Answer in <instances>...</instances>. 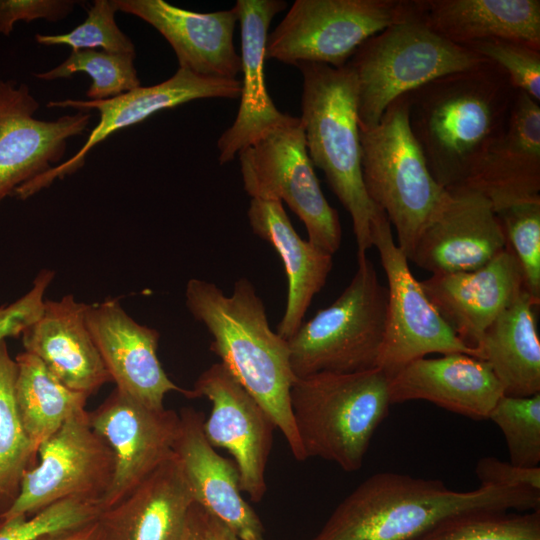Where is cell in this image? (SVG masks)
Wrapping results in <instances>:
<instances>
[{
	"label": "cell",
	"mask_w": 540,
	"mask_h": 540,
	"mask_svg": "<svg viewBox=\"0 0 540 540\" xmlns=\"http://www.w3.org/2000/svg\"><path fill=\"white\" fill-rule=\"evenodd\" d=\"M417 10L418 0H296L268 33L265 56L339 68L368 38Z\"/></svg>",
	"instance_id": "obj_9"
},
{
	"label": "cell",
	"mask_w": 540,
	"mask_h": 540,
	"mask_svg": "<svg viewBox=\"0 0 540 540\" xmlns=\"http://www.w3.org/2000/svg\"><path fill=\"white\" fill-rule=\"evenodd\" d=\"M463 186L482 193L495 211L540 198L539 102L517 92L505 132L483 154Z\"/></svg>",
	"instance_id": "obj_25"
},
{
	"label": "cell",
	"mask_w": 540,
	"mask_h": 540,
	"mask_svg": "<svg viewBox=\"0 0 540 540\" xmlns=\"http://www.w3.org/2000/svg\"><path fill=\"white\" fill-rule=\"evenodd\" d=\"M120 12L134 15L154 27L170 44L179 68L195 74L237 79L241 56L234 46L238 21L235 8L200 13L164 0H114Z\"/></svg>",
	"instance_id": "obj_20"
},
{
	"label": "cell",
	"mask_w": 540,
	"mask_h": 540,
	"mask_svg": "<svg viewBox=\"0 0 540 540\" xmlns=\"http://www.w3.org/2000/svg\"><path fill=\"white\" fill-rule=\"evenodd\" d=\"M202 517H203V509L197 503L194 502L191 507L187 524H186L181 540H198L199 539Z\"/></svg>",
	"instance_id": "obj_44"
},
{
	"label": "cell",
	"mask_w": 540,
	"mask_h": 540,
	"mask_svg": "<svg viewBox=\"0 0 540 540\" xmlns=\"http://www.w3.org/2000/svg\"><path fill=\"white\" fill-rule=\"evenodd\" d=\"M185 302L211 335L210 350L267 412L294 458L306 460L291 411L290 391L296 376L289 345L270 328L254 285L240 278L228 296L216 284L192 278L186 285Z\"/></svg>",
	"instance_id": "obj_2"
},
{
	"label": "cell",
	"mask_w": 540,
	"mask_h": 540,
	"mask_svg": "<svg viewBox=\"0 0 540 540\" xmlns=\"http://www.w3.org/2000/svg\"><path fill=\"white\" fill-rule=\"evenodd\" d=\"M136 53H115L99 49L71 51L58 66L34 76L51 81L87 74L92 83L87 90L89 100H104L119 96L141 86L135 68Z\"/></svg>",
	"instance_id": "obj_32"
},
{
	"label": "cell",
	"mask_w": 540,
	"mask_h": 540,
	"mask_svg": "<svg viewBox=\"0 0 540 540\" xmlns=\"http://www.w3.org/2000/svg\"><path fill=\"white\" fill-rule=\"evenodd\" d=\"M240 79L205 77L178 68L169 79L148 87H137L119 96L104 100H53L48 108H73L99 113V122L89 133L80 150L67 161L19 187L14 196L27 199L48 187L58 178L76 172L85 164L88 153L113 133L138 124L153 114L204 98L237 99L241 94Z\"/></svg>",
	"instance_id": "obj_13"
},
{
	"label": "cell",
	"mask_w": 540,
	"mask_h": 540,
	"mask_svg": "<svg viewBox=\"0 0 540 540\" xmlns=\"http://www.w3.org/2000/svg\"><path fill=\"white\" fill-rule=\"evenodd\" d=\"M420 283L439 314L480 359L485 331L526 291L521 268L508 246L478 269L432 275Z\"/></svg>",
	"instance_id": "obj_19"
},
{
	"label": "cell",
	"mask_w": 540,
	"mask_h": 540,
	"mask_svg": "<svg viewBox=\"0 0 540 540\" xmlns=\"http://www.w3.org/2000/svg\"><path fill=\"white\" fill-rule=\"evenodd\" d=\"M467 48L503 69L516 90L540 102V49L506 39L483 40Z\"/></svg>",
	"instance_id": "obj_38"
},
{
	"label": "cell",
	"mask_w": 540,
	"mask_h": 540,
	"mask_svg": "<svg viewBox=\"0 0 540 540\" xmlns=\"http://www.w3.org/2000/svg\"><path fill=\"white\" fill-rule=\"evenodd\" d=\"M447 197L425 226L408 257L432 275L478 269L507 248V240L491 201L463 186Z\"/></svg>",
	"instance_id": "obj_17"
},
{
	"label": "cell",
	"mask_w": 540,
	"mask_h": 540,
	"mask_svg": "<svg viewBox=\"0 0 540 540\" xmlns=\"http://www.w3.org/2000/svg\"><path fill=\"white\" fill-rule=\"evenodd\" d=\"M3 522H4V519H3V517L0 515V526L2 525Z\"/></svg>",
	"instance_id": "obj_45"
},
{
	"label": "cell",
	"mask_w": 540,
	"mask_h": 540,
	"mask_svg": "<svg viewBox=\"0 0 540 540\" xmlns=\"http://www.w3.org/2000/svg\"><path fill=\"white\" fill-rule=\"evenodd\" d=\"M247 217L253 233L274 247L284 265L288 291L276 332L288 340L303 323L313 297L325 285L332 255L298 235L279 200L251 199Z\"/></svg>",
	"instance_id": "obj_27"
},
{
	"label": "cell",
	"mask_w": 540,
	"mask_h": 540,
	"mask_svg": "<svg viewBox=\"0 0 540 540\" xmlns=\"http://www.w3.org/2000/svg\"><path fill=\"white\" fill-rule=\"evenodd\" d=\"M408 106L406 93L387 107L376 127L359 130L366 192L387 216L407 258L448 194L433 178L412 135Z\"/></svg>",
	"instance_id": "obj_6"
},
{
	"label": "cell",
	"mask_w": 540,
	"mask_h": 540,
	"mask_svg": "<svg viewBox=\"0 0 540 540\" xmlns=\"http://www.w3.org/2000/svg\"><path fill=\"white\" fill-rule=\"evenodd\" d=\"M193 503L174 453L98 520L105 540H181Z\"/></svg>",
	"instance_id": "obj_26"
},
{
	"label": "cell",
	"mask_w": 540,
	"mask_h": 540,
	"mask_svg": "<svg viewBox=\"0 0 540 540\" xmlns=\"http://www.w3.org/2000/svg\"><path fill=\"white\" fill-rule=\"evenodd\" d=\"M389 382L378 367L296 378L290 404L306 458L332 461L346 472L359 470L392 405Z\"/></svg>",
	"instance_id": "obj_5"
},
{
	"label": "cell",
	"mask_w": 540,
	"mask_h": 540,
	"mask_svg": "<svg viewBox=\"0 0 540 540\" xmlns=\"http://www.w3.org/2000/svg\"><path fill=\"white\" fill-rule=\"evenodd\" d=\"M86 323L116 388L152 409L178 392L193 399L192 389L176 385L157 355L159 332L134 320L116 299L87 304Z\"/></svg>",
	"instance_id": "obj_18"
},
{
	"label": "cell",
	"mask_w": 540,
	"mask_h": 540,
	"mask_svg": "<svg viewBox=\"0 0 540 540\" xmlns=\"http://www.w3.org/2000/svg\"><path fill=\"white\" fill-rule=\"evenodd\" d=\"M118 9L114 0H95L87 10L86 19L68 33L45 35L37 33L40 45H66L72 51L99 49L115 53H136L132 40L115 20Z\"/></svg>",
	"instance_id": "obj_36"
},
{
	"label": "cell",
	"mask_w": 540,
	"mask_h": 540,
	"mask_svg": "<svg viewBox=\"0 0 540 540\" xmlns=\"http://www.w3.org/2000/svg\"><path fill=\"white\" fill-rule=\"evenodd\" d=\"M76 0H0V34L9 36L17 22H59L78 5Z\"/></svg>",
	"instance_id": "obj_40"
},
{
	"label": "cell",
	"mask_w": 540,
	"mask_h": 540,
	"mask_svg": "<svg viewBox=\"0 0 540 540\" xmlns=\"http://www.w3.org/2000/svg\"><path fill=\"white\" fill-rule=\"evenodd\" d=\"M86 307L72 294L45 299L21 340L25 352L38 357L65 386L91 396L111 378L88 329Z\"/></svg>",
	"instance_id": "obj_24"
},
{
	"label": "cell",
	"mask_w": 540,
	"mask_h": 540,
	"mask_svg": "<svg viewBox=\"0 0 540 540\" xmlns=\"http://www.w3.org/2000/svg\"><path fill=\"white\" fill-rule=\"evenodd\" d=\"M286 6L282 0H237L234 5L240 23L243 80L236 118L217 141L221 165L292 118L275 106L264 74L268 30L273 18Z\"/></svg>",
	"instance_id": "obj_22"
},
{
	"label": "cell",
	"mask_w": 540,
	"mask_h": 540,
	"mask_svg": "<svg viewBox=\"0 0 540 540\" xmlns=\"http://www.w3.org/2000/svg\"><path fill=\"white\" fill-rule=\"evenodd\" d=\"M98 501L67 498L55 502L27 519L19 515L4 520L0 540H36L50 533L72 529L94 520L101 514Z\"/></svg>",
	"instance_id": "obj_37"
},
{
	"label": "cell",
	"mask_w": 540,
	"mask_h": 540,
	"mask_svg": "<svg viewBox=\"0 0 540 540\" xmlns=\"http://www.w3.org/2000/svg\"><path fill=\"white\" fill-rule=\"evenodd\" d=\"M389 395L391 404L425 400L474 420H487L504 393L486 361L449 353L407 364L390 378Z\"/></svg>",
	"instance_id": "obj_23"
},
{
	"label": "cell",
	"mask_w": 540,
	"mask_h": 540,
	"mask_svg": "<svg viewBox=\"0 0 540 540\" xmlns=\"http://www.w3.org/2000/svg\"><path fill=\"white\" fill-rule=\"evenodd\" d=\"M536 306L524 291L495 319L481 340V359L490 366L504 395L527 397L540 393Z\"/></svg>",
	"instance_id": "obj_29"
},
{
	"label": "cell",
	"mask_w": 540,
	"mask_h": 540,
	"mask_svg": "<svg viewBox=\"0 0 540 540\" xmlns=\"http://www.w3.org/2000/svg\"><path fill=\"white\" fill-rule=\"evenodd\" d=\"M238 157L251 199L286 202L305 225L307 240L330 255L336 253L342 240L339 215L322 192L299 117L270 130Z\"/></svg>",
	"instance_id": "obj_10"
},
{
	"label": "cell",
	"mask_w": 540,
	"mask_h": 540,
	"mask_svg": "<svg viewBox=\"0 0 540 540\" xmlns=\"http://www.w3.org/2000/svg\"><path fill=\"white\" fill-rule=\"evenodd\" d=\"M424 21L435 33L467 47L506 39L540 49L539 0H419Z\"/></svg>",
	"instance_id": "obj_28"
},
{
	"label": "cell",
	"mask_w": 540,
	"mask_h": 540,
	"mask_svg": "<svg viewBox=\"0 0 540 540\" xmlns=\"http://www.w3.org/2000/svg\"><path fill=\"white\" fill-rule=\"evenodd\" d=\"M387 314V287L367 255L357 256L348 286L287 340L296 378L377 367Z\"/></svg>",
	"instance_id": "obj_8"
},
{
	"label": "cell",
	"mask_w": 540,
	"mask_h": 540,
	"mask_svg": "<svg viewBox=\"0 0 540 540\" xmlns=\"http://www.w3.org/2000/svg\"><path fill=\"white\" fill-rule=\"evenodd\" d=\"M296 67L302 75L299 118L309 158L351 218L357 256L367 255L373 224L384 212L373 204L363 182L354 71L348 64L335 68L301 62Z\"/></svg>",
	"instance_id": "obj_4"
},
{
	"label": "cell",
	"mask_w": 540,
	"mask_h": 540,
	"mask_svg": "<svg viewBox=\"0 0 540 540\" xmlns=\"http://www.w3.org/2000/svg\"><path fill=\"white\" fill-rule=\"evenodd\" d=\"M205 397L211 411L203 431L213 447L227 450L240 476L241 491L260 502L266 492V466L276 426L259 403L220 362L203 371L192 388Z\"/></svg>",
	"instance_id": "obj_15"
},
{
	"label": "cell",
	"mask_w": 540,
	"mask_h": 540,
	"mask_svg": "<svg viewBox=\"0 0 540 540\" xmlns=\"http://www.w3.org/2000/svg\"><path fill=\"white\" fill-rule=\"evenodd\" d=\"M15 400L24 430L37 449L69 418L85 410L89 396L65 386L35 355L15 358Z\"/></svg>",
	"instance_id": "obj_30"
},
{
	"label": "cell",
	"mask_w": 540,
	"mask_h": 540,
	"mask_svg": "<svg viewBox=\"0 0 540 540\" xmlns=\"http://www.w3.org/2000/svg\"><path fill=\"white\" fill-rule=\"evenodd\" d=\"M414 540H540V509L451 516Z\"/></svg>",
	"instance_id": "obj_33"
},
{
	"label": "cell",
	"mask_w": 540,
	"mask_h": 540,
	"mask_svg": "<svg viewBox=\"0 0 540 540\" xmlns=\"http://www.w3.org/2000/svg\"><path fill=\"white\" fill-rule=\"evenodd\" d=\"M387 279L386 326L377 367L390 378L414 360L432 353H464L477 358L448 325L412 274L408 258L395 243L391 224L382 213L372 227Z\"/></svg>",
	"instance_id": "obj_11"
},
{
	"label": "cell",
	"mask_w": 540,
	"mask_h": 540,
	"mask_svg": "<svg viewBox=\"0 0 540 540\" xmlns=\"http://www.w3.org/2000/svg\"><path fill=\"white\" fill-rule=\"evenodd\" d=\"M517 92L506 72L489 60L409 92L412 135L443 188L465 184L505 132Z\"/></svg>",
	"instance_id": "obj_1"
},
{
	"label": "cell",
	"mask_w": 540,
	"mask_h": 540,
	"mask_svg": "<svg viewBox=\"0 0 540 540\" xmlns=\"http://www.w3.org/2000/svg\"><path fill=\"white\" fill-rule=\"evenodd\" d=\"M39 462L22 479L20 491L3 515H33L67 498L100 503L110 486L114 455L83 410L69 418L38 448Z\"/></svg>",
	"instance_id": "obj_12"
},
{
	"label": "cell",
	"mask_w": 540,
	"mask_h": 540,
	"mask_svg": "<svg viewBox=\"0 0 540 540\" xmlns=\"http://www.w3.org/2000/svg\"><path fill=\"white\" fill-rule=\"evenodd\" d=\"M507 246L521 268L524 285L540 303V198L510 204L496 210Z\"/></svg>",
	"instance_id": "obj_35"
},
{
	"label": "cell",
	"mask_w": 540,
	"mask_h": 540,
	"mask_svg": "<svg viewBox=\"0 0 540 540\" xmlns=\"http://www.w3.org/2000/svg\"><path fill=\"white\" fill-rule=\"evenodd\" d=\"M504 435L510 461L519 467L540 464V393L527 397L503 395L488 417Z\"/></svg>",
	"instance_id": "obj_34"
},
{
	"label": "cell",
	"mask_w": 540,
	"mask_h": 540,
	"mask_svg": "<svg viewBox=\"0 0 540 540\" xmlns=\"http://www.w3.org/2000/svg\"><path fill=\"white\" fill-rule=\"evenodd\" d=\"M173 452L178 458L194 502L228 526L241 540H266L260 518L241 494L233 460L218 454L203 431L205 416L182 408Z\"/></svg>",
	"instance_id": "obj_21"
},
{
	"label": "cell",
	"mask_w": 540,
	"mask_h": 540,
	"mask_svg": "<svg viewBox=\"0 0 540 540\" xmlns=\"http://www.w3.org/2000/svg\"><path fill=\"white\" fill-rule=\"evenodd\" d=\"M480 486L527 489L540 493V466L519 467L493 456L481 458L475 467Z\"/></svg>",
	"instance_id": "obj_41"
},
{
	"label": "cell",
	"mask_w": 540,
	"mask_h": 540,
	"mask_svg": "<svg viewBox=\"0 0 540 540\" xmlns=\"http://www.w3.org/2000/svg\"><path fill=\"white\" fill-rule=\"evenodd\" d=\"M17 363L6 340L0 341V515L16 500L24 474L36 465L38 451L22 425L15 400Z\"/></svg>",
	"instance_id": "obj_31"
},
{
	"label": "cell",
	"mask_w": 540,
	"mask_h": 540,
	"mask_svg": "<svg viewBox=\"0 0 540 540\" xmlns=\"http://www.w3.org/2000/svg\"><path fill=\"white\" fill-rule=\"evenodd\" d=\"M536 509L540 493L527 489L456 491L441 480L380 472L345 497L311 540H414L454 515Z\"/></svg>",
	"instance_id": "obj_3"
},
{
	"label": "cell",
	"mask_w": 540,
	"mask_h": 540,
	"mask_svg": "<svg viewBox=\"0 0 540 540\" xmlns=\"http://www.w3.org/2000/svg\"><path fill=\"white\" fill-rule=\"evenodd\" d=\"M203 509V508H202ZM198 540H241L228 526L203 509Z\"/></svg>",
	"instance_id": "obj_43"
},
{
	"label": "cell",
	"mask_w": 540,
	"mask_h": 540,
	"mask_svg": "<svg viewBox=\"0 0 540 540\" xmlns=\"http://www.w3.org/2000/svg\"><path fill=\"white\" fill-rule=\"evenodd\" d=\"M88 415L92 428L114 455L112 480L100 501L104 511L174 454L180 417L171 409L149 408L117 388Z\"/></svg>",
	"instance_id": "obj_14"
},
{
	"label": "cell",
	"mask_w": 540,
	"mask_h": 540,
	"mask_svg": "<svg viewBox=\"0 0 540 540\" xmlns=\"http://www.w3.org/2000/svg\"><path fill=\"white\" fill-rule=\"evenodd\" d=\"M36 540H105L99 520L55 533H50Z\"/></svg>",
	"instance_id": "obj_42"
},
{
	"label": "cell",
	"mask_w": 540,
	"mask_h": 540,
	"mask_svg": "<svg viewBox=\"0 0 540 540\" xmlns=\"http://www.w3.org/2000/svg\"><path fill=\"white\" fill-rule=\"evenodd\" d=\"M54 276V272L50 269L40 270L31 288L24 295L0 306V341L21 336L22 332L39 317L45 301V292Z\"/></svg>",
	"instance_id": "obj_39"
},
{
	"label": "cell",
	"mask_w": 540,
	"mask_h": 540,
	"mask_svg": "<svg viewBox=\"0 0 540 540\" xmlns=\"http://www.w3.org/2000/svg\"><path fill=\"white\" fill-rule=\"evenodd\" d=\"M39 106L25 83L0 79V204L57 166L68 140L83 134L91 120L85 111L40 120L34 117Z\"/></svg>",
	"instance_id": "obj_16"
},
{
	"label": "cell",
	"mask_w": 540,
	"mask_h": 540,
	"mask_svg": "<svg viewBox=\"0 0 540 540\" xmlns=\"http://www.w3.org/2000/svg\"><path fill=\"white\" fill-rule=\"evenodd\" d=\"M486 59L435 33L418 10L364 41L348 65L357 82L359 130L373 129L398 97Z\"/></svg>",
	"instance_id": "obj_7"
}]
</instances>
